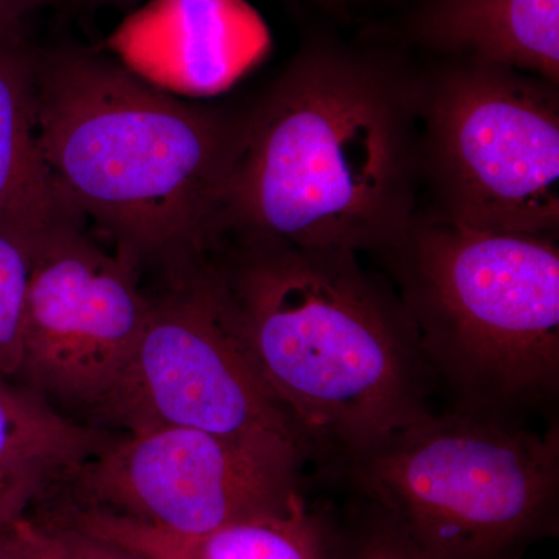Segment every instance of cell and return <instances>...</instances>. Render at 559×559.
<instances>
[{
    "label": "cell",
    "instance_id": "obj_1",
    "mask_svg": "<svg viewBox=\"0 0 559 559\" xmlns=\"http://www.w3.org/2000/svg\"><path fill=\"white\" fill-rule=\"evenodd\" d=\"M419 194L418 70L316 36L246 108L223 238L373 257L409 229Z\"/></svg>",
    "mask_w": 559,
    "mask_h": 559
},
{
    "label": "cell",
    "instance_id": "obj_2",
    "mask_svg": "<svg viewBox=\"0 0 559 559\" xmlns=\"http://www.w3.org/2000/svg\"><path fill=\"white\" fill-rule=\"evenodd\" d=\"M255 369L320 471L429 414L439 384L384 272L348 249L224 237L207 253Z\"/></svg>",
    "mask_w": 559,
    "mask_h": 559
},
{
    "label": "cell",
    "instance_id": "obj_3",
    "mask_svg": "<svg viewBox=\"0 0 559 559\" xmlns=\"http://www.w3.org/2000/svg\"><path fill=\"white\" fill-rule=\"evenodd\" d=\"M36 106L62 198L140 271L165 275L218 245L246 109L179 100L79 47L38 53Z\"/></svg>",
    "mask_w": 559,
    "mask_h": 559
},
{
    "label": "cell",
    "instance_id": "obj_4",
    "mask_svg": "<svg viewBox=\"0 0 559 559\" xmlns=\"http://www.w3.org/2000/svg\"><path fill=\"white\" fill-rule=\"evenodd\" d=\"M373 259L452 407L522 417L557 403L558 235L471 229L419 210Z\"/></svg>",
    "mask_w": 559,
    "mask_h": 559
},
{
    "label": "cell",
    "instance_id": "obj_5",
    "mask_svg": "<svg viewBox=\"0 0 559 559\" xmlns=\"http://www.w3.org/2000/svg\"><path fill=\"white\" fill-rule=\"evenodd\" d=\"M319 474L377 502L432 559H499L555 522L559 425L451 407Z\"/></svg>",
    "mask_w": 559,
    "mask_h": 559
},
{
    "label": "cell",
    "instance_id": "obj_6",
    "mask_svg": "<svg viewBox=\"0 0 559 559\" xmlns=\"http://www.w3.org/2000/svg\"><path fill=\"white\" fill-rule=\"evenodd\" d=\"M558 86L465 61L419 72L425 212L471 229L558 235Z\"/></svg>",
    "mask_w": 559,
    "mask_h": 559
},
{
    "label": "cell",
    "instance_id": "obj_7",
    "mask_svg": "<svg viewBox=\"0 0 559 559\" xmlns=\"http://www.w3.org/2000/svg\"><path fill=\"white\" fill-rule=\"evenodd\" d=\"M164 280L150 294L145 326L98 428L198 429L301 468L316 462L310 441L250 360L209 257Z\"/></svg>",
    "mask_w": 559,
    "mask_h": 559
},
{
    "label": "cell",
    "instance_id": "obj_8",
    "mask_svg": "<svg viewBox=\"0 0 559 559\" xmlns=\"http://www.w3.org/2000/svg\"><path fill=\"white\" fill-rule=\"evenodd\" d=\"M150 311L140 270L83 226L33 242L17 384L61 415L98 428Z\"/></svg>",
    "mask_w": 559,
    "mask_h": 559
},
{
    "label": "cell",
    "instance_id": "obj_9",
    "mask_svg": "<svg viewBox=\"0 0 559 559\" xmlns=\"http://www.w3.org/2000/svg\"><path fill=\"white\" fill-rule=\"evenodd\" d=\"M301 466L275 452L190 428L123 433L70 469L40 502L108 511L178 535L283 509Z\"/></svg>",
    "mask_w": 559,
    "mask_h": 559
},
{
    "label": "cell",
    "instance_id": "obj_10",
    "mask_svg": "<svg viewBox=\"0 0 559 559\" xmlns=\"http://www.w3.org/2000/svg\"><path fill=\"white\" fill-rule=\"evenodd\" d=\"M38 513L148 559H326L325 525L305 496L202 535H178L108 511L47 502Z\"/></svg>",
    "mask_w": 559,
    "mask_h": 559
},
{
    "label": "cell",
    "instance_id": "obj_11",
    "mask_svg": "<svg viewBox=\"0 0 559 559\" xmlns=\"http://www.w3.org/2000/svg\"><path fill=\"white\" fill-rule=\"evenodd\" d=\"M36 61L21 28L0 31V227L32 242L83 226L51 176L39 138Z\"/></svg>",
    "mask_w": 559,
    "mask_h": 559
},
{
    "label": "cell",
    "instance_id": "obj_12",
    "mask_svg": "<svg viewBox=\"0 0 559 559\" xmlns=\"http://www.w3.org/2000/svg\"><path fill=\"white\" fill-rule=\"evenodd\" d=\"M409 38L448 61L559 84V0H430L412 17Z\"/></svg>",
    "mask_w": 559,
    "mask_h": 559
},
{
    "label": "cell",
    "instance_id": "obj_13",
    "mask_svg": "<svg viewBox=\"0 0 559 559\" xmlns=\"http://www.w3.org/2000/svg\"><path fill=\"white\" fill-rule=\"evenodd\" d=\"M119 436L73 421L32 390L0 378V465L43 466L64 477Z\"/></svg>",
    "mask_w": 559,
    "mask_h": 559
},
{
    "label": "cell",
    "instance_id": "obj_14",
    "mask_svg": "<svg viewBox=\"0 0 559 559\" xmlns=\"http://www.w3.org/2000/svg\"><path fill=\"white\" fill-rule=\"evenodd\" d=\"M33 242L0 227V378L17 382L31 286Z\"/></svg>",
    "mask_w": 559,
    "mask_h": 559
},
{
    "label": "cell",
    "instance_id": "obj_15",
    "mask_svg": "<svg viewBox=\"0 0 559 559\" xmlns=\"http://www.w3.org/2000/svg\"><path fill=\"white\" fill-rule=\"evenodd\" d=\"M10 536L24 559H148L36 511L11 524Z\"/></svg>",
    "mask_w": 559,
    "mask_h": 559
},
{
    "label": "cell",
    "instance_id": "obj_16",
    "mask_svg": "<svg viewBox=\"0 0 559 559\" xmlns=\"http://www.w3.org/2000/svg\"><path fill=\"white\" fill-rule=\"evenodd\" d=\"M360 495V492H359ZM367 498V496H366ZM369 499V498H367ZM371 518L359 532H353L344 549L330 559H432L400 527L399 522L369 499Z\"/></svg>",
    "mask_w": 559,
    "mask_h": 559
},
{
    "label": "cell",
    "instance_id": "obj_17",
    "mask_svg": "<svg viewBox=\"0 0 559 559\" xmlns=\"http://www.w3.org/2000/svg\"><path fill=\"white\" fill-rule=\"evenodd\" d=\"M61 477L43 466L0 465V528L27 516Z\"/></svg>",
    "mask_w": 559,
    "mask_h": 559
},
{
    "label": "cell",
    "instance_id": "obj_18",
    "mask_svg": "<svg viewBox=\"0 0 559 559\" xmlns=\"http://www.w3.org/2000/svg\"><path fill=\"white\" fill-rule=\"evenodd\" d=\"M49 2L50 0H0V31L21 28L22 21L28 13Z\"/></svg>",
    "mask_w": 559,
    "mask_h": 559
},
{
    "label": "cell",
    "instance_id": "obj_19",
    "mask_svg": "<svg viewBox=\"0 0 559 559\" xmlns=\"http://www.w3.org/2000/svg\"><path fill=\"white\" fill-rule=\"evenodd\" d=\"M0 559H24L11 540L10 527L0 528Z\"/></svg>",
    "mask_w": 559,
    "mask_h": 559
},
{
    "label": "cell",
    "instance_id": "obj_20",
    "mask_svg": "<svg viewBox=\"0 0 559 559\" xmlns=\"http://www.w3.org/2000/svg\"><path fill=\"white\" fill-rule=\"evenodd\" d=\"M94 3H100V5H124V3L135 2V0H91ZM322 3H333L334 0H318Z\"/></svg>",
    "mask_w": 559,
    "mask_h": 559
}]
</instances>
